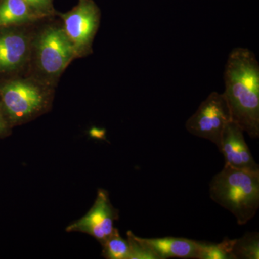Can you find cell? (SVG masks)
<instances>
[{"instance_id":"1","label":"cell","mask_w":259,"mask_h":259,"mask_svg":"<svg viewBox=\"0 0 259 259\" xmlns=\"http://www.w3.org/2000/svg\"><path fill=\"white\" fill-rule=\"evenodd\" d=\"M223 93L232 120L253 139L259 137V64L253 51L236 48L228 56Z\"/></svg>"},{"instance_id":"2","label":"cell","mask_w":259,"mask_h":259,"mask_svg":"<svg viewBox=\"0 0 259 259\" xmlns=\"http://www.w3.org/2000/svg\"><path fill=\"white\" fill-rule=\"evenodd\" d=\"M209 196L214 202L230 211L238 224H246L259 207V172L225 165L209 183Z\"/></svg>"},{"instance_id":"3","label":"cell","mask_w":259,"mask_h":259,"mask_svg":"<svg viewBox=\"0 0 259 259\" xmlns=\"http://www.w3.org/2000/svg\"><path fill=\"white\" fill-rule=\"evenodd\" d=\"M231 110L223 93L213 92L186 122V128L197 137L208 140L219 149L225 127L231 122Z\"/></svg>"},{"instance_id":"4","label":"cell","mask_w":259,"mask_h":259,"mask_svg":"<svg viewBox=\"0 0 259 259\" xmlns=\"http://www.w3.org/2000/svg\"><path fill=\"white\" fill-rule=\"evenodd\" d=\"M118 219V210L110 202L108 192L99 189L91 209L83 217L67 226L66 231L86 233L102 244L115 231L114 223Z\"/></svg>"},{"instance_id":"5","label":"cell","mask_w":259,"mask_h":259,"mask_svg":"<svg viewBox=\"0 0 259 259\" xmlns=\"http://www.w3.org/2000/svg\"><path fill=\"white\" fill-rule=\"evenodd\" d=\"M7 115L13 122L30 118L45 105V97L38 88L25 81H15L0 89Z\"/></svg>"},{"instance_id":"6","label":"cell","mask_w":259,"mask_h":259,"mask_svg":"<svg viewBox=\"0 0 259 259\" xmlns=\"http://www.w3.org/2000/svg\"><path fill=\"white\" fill-rule=\"evenodd\" d=\"M61 15L64 22V31L76 54L87 50L100 23V12L95 2L79 0L74 9Z\"/></svg>"},{"instance_id":"7","label":"cell","mask_w":259,"mask_h":259,"mask_svg":"<svg viewBox=\"0 0 259 259\" xmlns=\"http://www.w3.org/2000/svg\"><path fill=\"white\" fill-rule=\"evenodd\" d=\"M75 54L74 46L62 29H47L39 39V63L48 74H60Z\"/></svg>"},{"instance_id":"8","label":"cell","mask_w":259,"mask_h":259,"mask_svg":"<svg viewBox=\"0 0 259 259\" xmlns=\"http://www.w3.org/2000/svg\"><path fill=\"white\" fill-rule=\"evenodd\" d=\"M244 133L233 121L228 122L225 127L219 148L224 156L225 165L237 169L259 172L258 163L245 142Z\"/></svg>"},{"instance_id":"9","label":"cell","mask_w":259,"mask_h":259,"mask_svg":"<svg viewBox=\"0 0 259 259\" xmlns=\"http://www.w3.org/2000/svg\"><path fill=\"white\" fill-rule=\"evenodd\" d=\"M141 241L147 245L157 255L158 259L169 258L198 259L201 242L176 237L143 238Z\"/></svg>"},{"instance_id":"10","label":"cell","mask_w":259,"mask_h":259,"mask_svg":"<svg viewBox=\"0 0 259 259\" xmlns=\"http://www.w3.org/2000/svg\"><path fill=\"white\" fill-rule=\"evenodd\" d=\"M28 39L21 32H0V71L18 69L28 54Z\"/></svg>"},{"instance_id":"11","label":"cell","mask_w":259,"mask_h":259,"mask_svg":"<svg viewBox=\"0 0 259 259\" xmlns=\"http://www.w3.org/2000/svg\"><path fill=\"white\" fill-rule=\"evenodd\" d=\"M45 16L32 10L24 0H0V28Z\"/></svg>"},{"instance_id":"12","label":"cell","mask_w":259,"mask_h":259,"mask_svg":"<svg viewBox=\"0 0 259 259\" xmlns=\"http://www.w3.org/2000/svg\"><path fill=\"white\" fill-rule=\"evenodd\" d=\"M232 253L235 259H258V233H246L241 238L233 239Z\"/></svg>"},{"instance_id":"13","label":"cell","mask_w":259,"mask_h":259,"mask_svg":"<svg viewBox=\"0 0 259 259\" xmlns=\"http://www.w3.org/2000/svg\"><path fill=\"white\" fill-rule=\"evenodd\" d=\"M102 255L107 259H129L130 245L115 228L111 236L102 243Z\"/></svg>"},{"instance_id":"14","label":"cell","mask_w":259,"mask_h":259,"mask_svg":"<svg viewBox=\"0 0 259 259\" xmlns=\"http://www.w3.org/2000/svg\"><path fill=\"white\" fill-rule=\"evenodd\" d=\"M233 240L226 238L220 243L201 242L198 259H235L232 253Z\"/></svg>"},{"instance_id":"15","label":"cell","mask_w":259,"mask_h":259,"mask_svg":"<svg viewBox=\"0 0 259 259\" xmlns=\"http://www.w3.org/2000/svg\"><path fill=\"white\" fill-rule=\"evenodd\" d=\"M127 237L130 245L129 259H158L154 252L141 241V238L135 236L131 231L127 232Z\"/></svg>"},{"instance_id":"16","label":"cell","mask_w":259,"mask_h":259,"mask_svg":"<svg viewBox=\"0 0 259 259\" xmlns=\"http://www.w3.org/2000/svg\"><path fill=\"white\" fill-rule=\"evenodd\" d=\"M30 8L39 14L47 15L54 11L53 0H24Z\"/></svg>"},{"instance_id":"17","label":"cell","mask_w":259,"mask_h":259,"mask_svg":"<svg viewBox=\"0 0 259 259\" xmlns=\"http://www.w3.org/2000/svg\"><path fill=\"white\" fill-rule=\"evenodd\" d=\"M6 130V123H5L4 117H3L1 110H0V135L4 134Z\"/></svg>"}]
</instances>
